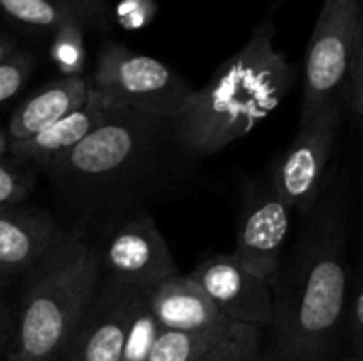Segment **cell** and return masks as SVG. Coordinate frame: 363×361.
I'll return each mask as SVG.
<instances>
[{
	"label": "cell",
	"instance_id": "7",
	"mask_svg": "<svg viewBox=\"0 0 363 361\" xmlns=\"http://www.w3.org/2000/svg\"><path fill=\"white\" fill-rule=\"evenodd\" d=\"M296 213L274 189L270 172L242 179L234 255L257 277L272 283L289 247Z\"/></svg>",
	"mask_w": 363,
	"mask_h": 361
},
{
	"label": "cell",
	"instance_id": "19",
	"mask_svg": "<svg viewBox=\"0 0 363 361\" xmlns=\"http://www.w3.org/2000/svg\"><path fill=\"white\" fill-rule=\"evenodd\" d=\"M262 353V330L232 323L223 338L200 361H259Z\"/></svg>",
	"mask_w": 363,
	"mask_h": 361
},
{
	"label": "cell",
	"instance_id": "21",
	"mask_svg": "<svg viewBox=\"0 0 363 361\" xmlns=\"http://www.w3.org/2000/svg\"><path fill=\"white\" fill-rule=\"evenodd\" d=\"M347 117L363 128V11L353 62H351V72H349V83L345 89V119Z\"/></svg>",
	"mask_w": 363,
	"mask_h": 361
},
{
	"label": "cell",
	"instance_id": "3",
	"mask_svg": "<svg viewBox=\"0 0 363 361\" xmlns=\"http://www.w3.org/2000/svg\"><path fill=\"white\" fill-rule=\"evenodd\" d=\"M100 283L98 253L79 236H60L23 287L11 360H60Z\"/></svg>",
	"mask_w": 363,
	"mask_h": 361
},
{
	"label": "cell",
	"instance_id": "8",
	"mask_svg": "<svg viewBox=\"0 0 363 361\" xmlns=\"http://www.w3.org/2000/svg\"><path fill=\"white\" fill-rule=\"evenodd\" d=\"M98 257L108 281L140 291H151L162 281L179 274L164 234L147 213L123 221L106 238Z\"/></svg>",
	"mask_w": 363,
	"mask_h": 361
},
{
	"label": "cell",
	"instance_id": "29",
	"mask_svg": "<svg viewBox=\"0 0 363 361\" xmlns=\"http://www.w3.org/2000/svg\"><path fill=\"white\" fill-rule=\"evenodd\" d=\"M338 361H363V347L359 351H347V355Z\"/></svg>",
	"mask_w": 363,
	"mask_h": 361
},
{
	"label": "cell",
	"instance_id": "13",
	"mask_svg": "<svg viewBox=\"0 0 363 361\" xmlns=\"http://www.w3.org/2000/svg\"><path fill=\"white\" fill-rule=\"evenodd\" d=\"M149 306L162 330L202 332L230 326L189 274H174L147 291Z\"/></svg>",
	"mask_w": 363,
	"mask_h": 361
},
{
	"label": "cell",
	"instance_id": "15",
	"mask_svg": "<svg viewBox=\"0 0 363 361\" xmlns=\"http://www.w3.org/2000/svg\"><path fill=\"white\" fill-rule=\"evenodd\" d=\"M91 91V81L83 74L77 77H62L30 98H26L9 119V140H26L36 132L45 130L47 126L55 123L57 119L70 115L72 111L81 109Z\"/></svg>",
	"mask_w": 363,
	"mask_h": 361
},
{
	"label": "cell",
	"instance_id": "20",
	"mask_svg": "<svg viewBox=\"0 0 363 361\" xmlns=\"http://www.w3.org/2000/svg\"><path fill=\"white\" fill-rule=\"evenodd\" d=\"M83 23H64L55 30L51 57L62 70L64 77H77L83 74V62H85V49H83Z\"/></svg>",
	"mask_w": 363,
	"mask_h": 361
},
{
	"label": "cell",
	"instance_id": "28",
	"mask_svg": "<svg viewBox=\"0 0 363 361\" xmlns=\"http://www.w3.org/2000/svg\"><path fill=\"white\" fill-rule=\"evenodd\" d=\"M6 151H9V134L0 128V160L4 157Z\"/></svg>",
	"mask_w": 363,
	"mask_h": 361
},
{
	"label": "cell",
	"instance_id": "22",
	"mask_svg": "<svg viewBox=\"0 0 363 361\" xmlns=\"http://www.w3.org/2000/svg\"><path fill=\"white\" fill-rule=\"evenodd\" d=\"M34 68V60L28 51H15L0 62V104L11 100L28 81Z\"/></svg>",
	"mask_w": 363,
	"mask_h": 361
},
{
	"label": "cell",
	"instance_id": "25",
	"mask_svg": "<svg viewBox=\"0 0 363 361\" xmlns=\"http://www.w3.org/2000/svg\"><path fill=\"white\" fill-rule=\"evenodd\" d=\"M13 328H15L13 313L9 309V304L4 300H0V347H4L9 343V338L13 340Z\"/></svg>",
	"mask_w": 363,
	"mask_h": 361
},
{
	"label": "cell",
	"instance_id": "26",
	"mask_svg": "<svg viewBox=\"0 0 363 361\" xmlns=\"http://www.w3.org/2000/svg\"><path fill=\"white\" fill-rule=\"evenodd\" d=\"M72 4H77L81 11H85L91 19H98L102 15V0H70Z\"/></svg>",
	"mask_w": 363,
	"mask_h": 361
},
{
	"label": "cell",
	"instance_id": "18",
	"mask_svg": "<svg viewBox=\"0 0 363 361\" xmlns=\"http://www.w3.org/2000/svg\"><path fill=\"white\" fill-rule=\"evenodd\" d=\"M160 332H162V326L157 323V319L149 306L147 291H136L132 298V306H130L121 361L149 360V353H151Z\"/></svg>",
	"mask_w": 363,
	"mask_h": 361
},
{
	"label": "cell",
	"instance_id": "10",
	"mask_svg": "<svg viewBox=\"0 0 363 361\" xmlns=\"http://www.w3.org/2000/svg\"><path fill=\"white\" fill-rule=\"evenodd\" d=\"M155 121L162 119L132 111H115L66 157H62L53 170L77 181H100L111 177L140 153Z\"/></svg>",
	"mask_w": 363,
	"mask_h": 361
},
{
	"label": "cell",
	"instance_id": "30",
	"mask_svg": "<svg viewBox=\"0 0 363 361\" xmlns=\"http://www.w3.org/2000/svg\"><path fill=\"white\" fill-rule=\"evenodd\" d=\"M259 361H279V360L274 357V353H272V351H268V353H262Z\"/></svg>",
	"mask_w": 363,
	"mask_h": 361
},
{
	"label": "cell",
	"instance_id": "11",
	"mask_svg": "<svg viewBox=\"0 0 363 361\" xmlns=\"http://www.w3.org/2000/svg\"><path fill=\"white\" fill-rule=\"evenodd\" d=\"M136 291L140 289L123 287L113 281L100 283L96 298L62 357L66 361H121L130 306Z\"/></svg>",
	"mask_w": 363,
	"mask_h": 361
},
{
	"label": "cell",
	"instance_id": "14",
	"mask_svg": "<svg viewBox=\"0 0 363 361\" xmlns=\"http://www.w3.org/2000/svg\"><path fill=\"white\" fill-rule=\"evenodd\" d=\"M60 234L51 219L19 206L0 211V277L32 272Z\"/></svg>",
	"mask_w": 363,
	"mask_h": 361
},
{
	"label": "cell",
	"instance_id": "27",
	"mask_svg": "<svg viewBox=\"0 0 363 361\" xmlns=\"http://www.w3.org/2000/svg\"><path fill=\"white\" fill-rule=\"evenodd\" d=\"M11 53H15V40L0 32V62H4Z\"/></svg>",
	"mask_w": 363,
	"mask_h": 361
},
{
	"label": "cell",
	"instance_id": "1",
	"mask_svg": "<svg viewBox=\"0 0 363 361\" xmlns=\"http://www.w3.org/2000/svg\"><path fill=\"white\" fill-rule=\"evenodd\" d=\"M349 174L334 166L323 196L270 283L272 353L279 361H338L349 304Z\"/></svg>",
	"mask_w": 363,
	"mask_h": 361
},
{
	"label": "cell",
	"instance_id": "5",
	"mask_svg": "<svg viewBox=\"0 0 363 361\" xmlns=\"http://www.w3.org/2000/svg\"><path fill=\"white\" fill-rule=\"evenodd\" d=\"M363 0H323L304 57V89L298 123H306L332 104H345Z\"/></svg>",
	"mask_w": 363,
	"mask_h": 361
},
{
	"label": "cell",
	"instance_id": "4",
	"mask_svg": "<svg viewBox=\"0 0 363 361\" xmlns=\"http://www.w3.org/2000/svg\"><path fill=\"white\" fill-rule=\"evenodd\" d=\"M89 81L113 109L166 121H172L194 94V87L164 62L113 40L102 45Z\"/></svg>",
	"mask_w": 363,
	"mask_h": 361
},
{
	"label": "cell",
	"instance_id": "16",
	"mask_svg": "<svg viewBox=\"0 0 363 361\" xmlns=\"http://www.w3.org/2000/svg\"><path fill=\"white\" fill-rule=\"evenodd\" d=\"M0 11L11 19L40 30H57L64 23H91L94 19L70 0H0Z\"/></svg>",
	"mask_w": 363,
	"mask_h": 361
},
{
	"label": "cell",
	"instance_id": "2",
	"mask_svg": "<svg viewBox=\"0 0 363 361\" xmlns=\"http://www.w3.org/2000/svg\"><path fill=\"white\" fill-rule=\"evenodd\" d=\"M279 26L264 17L249 40L230 55L185 109L170 121L179 143L198 155H215L247 136L291 91L296 66L277 47Z\"/></svg>",
	"mask_w": 363,
	"mask_h": 361
},
{
	"label": "cell",
	"instance_id": "17",
	"mask_svg": "<svg viewBox=\"0 0 363 361\" xmlns=\"http://www.w3.org/2000/svg\"><path fill=\"white\" fill-rule=\"evenodd\" d=\"M230 326L202 332L162 330L147 361H200L223 338Z\"/></svg>",
	"mask_w": 363,
	"mask_h": 361
},
{
	"label": "cell",
	"instance_id": "23",
	"mask_svg": "<svg viewBox=\"0 0 363 361\" xmlns=\"http://www.w3.org/2000/svg\"><path fill=\"white\" fill-rule=\"evenodd\" d=\"M345 345L347 351H359L363 347V262L355 285L349 287V304L345 319Z\"/></svg>",
	"mask_w": 363,
	"mask_h": 361
},
{
	"label": "cell",
	"instance_id": "12",
	"mask_svg": "<svg viewBox=\"0 0 363 361\" xmlns=\"http://www.w3.org/2000/svg\"><path fill=\"white\" fill-rule=\"evenodd\" d=\"M115 111L119 109H113L102 96L91 89L87 102L81 109L57 119L55 123L47 126L45 130L36 132L26 140L11 143V151L19 160H28L45 168H55L62 157H66L89 132L104 123Z\"/></svg>",
	"mask_w": 363,
	"mask_h": 361
},
{
	"label": "cell",
	"instance_id": "6",
	"mask_svg": "<svg viewBox=\"0 0 363 361\" xmlns=\"http://www.w3.org/2000/svg\"><path fill=\"white\" fill-rule=\"evenodd\" d=\"M342 121L345 104L338 102L311 121L298 123L294 140L268 168L274 189L287 200L298 219L308 215L325 191Z\"/></svg>",
	"mask_w": 363,
	"mask_h": 361
},
{
	"label": "cell",
	"instance_id": "9",
	"mask_svg": "<svg viewBox=\"0 0 363 361\" xmlns=\"http://www.w3.org/2000/svg\"><path fill=\"white\" fill-rule=\"evenodd\" d=\"M189 277L204 289L225 321L259 330L272 326L274 300L270 283L251 272L234 253L204 257Z\"/></svg>",
	"mask_w": 363,
	"mask_h": 361
},
{
	"label": "cell",
	"instance_id": "24",
	"mask_svg": "<svg viewBox=\"0 0 363 361\" xmlns=\"http://www.w3.org/2000/svg\"><path fill=\"white\" fill-rule=\"evenodd\" d=\"M28 191L30 179L9 162L0 160V211L21 204Z\"/></svg>",
	"mask_w": 363,
	"mask_h": 361
}]
</instances>
